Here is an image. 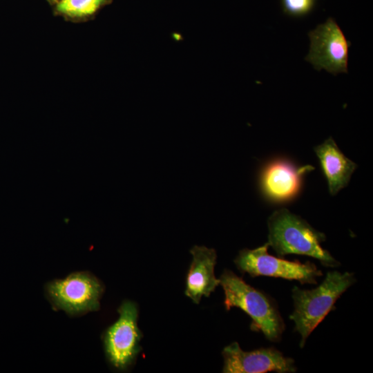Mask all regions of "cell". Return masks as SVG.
<instances>
[{
  "instance_id": "6da1fadb",
  "label": "cell",
  "mask_w": 373,
  "mask_h": 373,
  "mask_svg": "<svg viewBox=\"0 0 373 373\" xmlns=\"http://www.w3.org/2000/svg\"><path fill=\"white\" fill-rule=\"evenodd\" d=\"M268 241L278 257L289 254L314 258L327 267L340 263L321 247L325 235L316 230L306 220L285 208L274 211L267 220Z\"/></svg>"
},
{
  "instance_id": "7a4b0ae2",
  "label": "cell",
  "mask_w": 373,
  "mask_h": 373,
  "mask_svg": "<svg viewBox=\"0 0 373 373\" xmlns=\"http://www.w3.org/2000/svg\"><path fill=\"white\" fill-rule=\"evenodd\" d=\"M219 280L224 292L226 309H241L251 317L252 331L262 332L271 342H279L285 325L275 301L231 271L224 270Z\"/></svg>"
},
{
  "instance_id": "3957f363",
  "label": "cell",
  "mask_w": 373,
  "mask_h": 373,
  "mask_svg": "<svg viewBox=\"0 0 373 373\" xmlns=\"http://www.w3.org/2000/svg\"><path fill=\"white\" fill-rule=\"evenodd\" d=\"M356 281L354 274L337 271L327 272L323 283L313 289H292L294 312L289 318L295 330L300 335V347H304L307 337L334 309L338 298Z\"/></svg>"
},
{
  "instance_id": "277c9868",
  "label": "cell",
  "mask_w": 373,
  "mask_h": 373,
  "mask_svg": "<svg viewBox=\"0 0 373 373\" xmlns=\"http://www.w3.org/2000/svg\"><path fill=\"white\" fill-rule=\"evenodd\" d=\"M267 242L254 249H244L234 260L242 273L251 277L260 276L296 280L301 284H316L317 278L323 276L315 264L307 261H289L269 254Z\"/></svg>"
},
{
  "instance_id": "5b68a950",
  "label": "cell",
  "mask_w": 373,
  "mask_h": 373,
  "mask_svg": "<svg viewBox=\"0 0 373 373\" xmlns=\"http://www.w3.org/2000/svg\"><path fill=\"white\" fill-rule=\"evenodd\" d=\"M309 50L305 61L317 70L323 69L337 75L347 73L350 41L333 18L308 32Z\"/></svg>"
},
{
  "instance_id": "8992f818",
  "label": "cell",
  "mask_w": 373,
  "mask_h": 373,
  "mask_svg": "<svg viewBox=\"0 0 373 373\" xmlns=\"http://www.w3.org/2000/svg\"><path fill=\"white\" fill-rule=\"evenodd\" d=\"M46 290L57 308L70 314H78L99 309L103 286L95 276L77 272L49 283Z\"/></svg>"
},
{
  "instance_id": "52a82bcc",
  "label": "cell",
  "mask_w": 373,
  "mask_h": 373,
  "mask_svg": "<svg viewBox=\"0 0 373 373\" xmlns=\"http://www.w3.org/2000/svg\"><path fill=\"white\" fill-rule=\"evenodd\" d=\"M119 317L106 332L104 345L111 363L124 370L133 362L140 350L142 334L137 327L136 305L124 301L118 309Z\"/></svg>"
},
{
  "instance_id": "ba28073f",
  "label": "cell",
  "mask_w": 373,
  "mask_h": 373,
  "mask_svg": "<svg viewBox=\"0 0 373 373\" xmlns=\"http://www.w3.org/2000/svg\"><path fill=\"white\" fill-rule=\"evenodd\" d=\"M222 372L225 373H278L295 372L294 360L286 357L274 347H262L250 352L243 351L237 342L225 347Z\"/></svg>"
},
{
  "instance_id": "9c48e42d",
  "label": "cell",
  "mask_w": 373,
  "mask_h": 373,
  "mask_svg": "<svg viewBox=\"0 0 373 373\" xmlns=\"http://www.w3.org/2000/svg\"><path fill=\"white\" fill-rule=\"evenodd\" d=\"M311 169L313 168L310 166L298 168L285 160H274L266 165L261 173L262 191L273 202L291 200L300 189L303 175Z\"/></svg>"
},
{
  "instance_id": "30bf717a",
  "label": "cell",
  "mask_w": 373,
  "mask_h": 373,
  "mask_svg": "<svg viewBox=\"0 0 373 373\" xmlns=\"http://www.w3.org/2000/svg\"><path fill=\"white\" fill-rule=\"evenodd\" d=\"M190 251L193 260L186 276L185 294L198 304L203 296H209L220 285L214 274L217 256L213 249L203 246H195Z\"/></svg>"
},
{
  "instance_id": "8fae6325",
  "label": "cell",
  "mask_w": 373,
  "mask_h": 373,
  "mask_svg": "<svg viewBox=\"0 0 373 373\" xmlns=\"http://www.w3.org/2000/svg\"><path fill=\"white\" fill-rule=\"evenodd\" d=\"M314 151L334 195L348 184L357 165L341 151L332 137L314 147Z\"/></svg>"
},
{
  "instance_id": "7c38bea8",
  "label": "cell",
  "mask_w": 373,
  "mask_h": 373,
  "mask_svg": "<svg viewBox=\"0 0 373 373\" xmlns=\"http://www.w3.org/2000/svg\"><path fill=\"white\" fill-rule=\"evenodd\" d=\"M112 0H59L54 5L55 13L66 19L82 21L95 16Z\"/></svg>"
},
{
  "instance_id": "4fadbf2b",
  "label": "cell",
  "mask_w": 373,
  "mask_h": 373,
  "mask_svg": "<svg viewBox=\"0 0 373 373\" xmlns=\"http://www.w3.org/2000/svg\"><path fill=\"white\" fill-rule=\"evenodd\" d=\"M314 3L315 0H282L284 12L294 17L308 14L314 8Z\"/></svg>"
},
{
  "instance_id": "5bb4252c",
  "label": "cell",
  "mask_w": 373,
  "mask_h": 373,
  "mask_svg": "<svg viewBox=\"0 0 373 373\" xmlns=\"http://www.w3.org/2000/svg\"><path fill=\"white\" fill-rule=\"evenodd\" d=\"M59 0H48V1L52 4V5H55V3H57Z\"/></svg>"
}]
</instances>
